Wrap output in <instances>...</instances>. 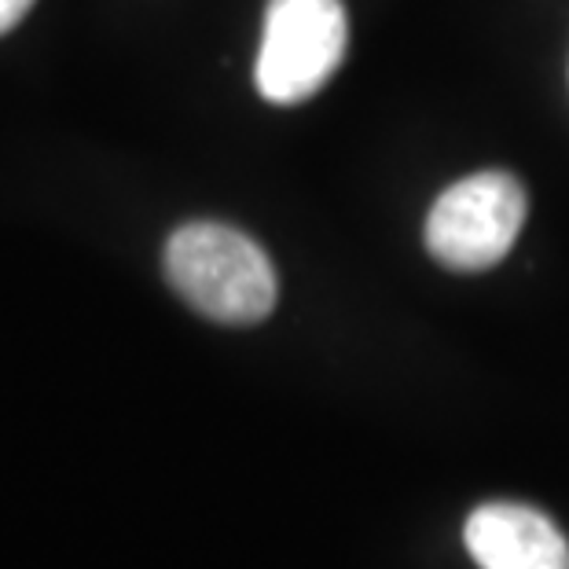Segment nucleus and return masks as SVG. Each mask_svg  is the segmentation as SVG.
Here are the masks:
<instances>
[{
	"label": "nucleus",
	"mask_w": 569,
	"mask_h": 569,
	"mask_svg": "<svg viewBox=\"0 0 569 569\" xmlns=\"http://www.w3.org/2000/svg\"><path fill=\"white\" fill-rule=\"evenodd\" d=\"M526 224V191L511 173L486 169L441 191L427 217V250L452 272L500 264Z\"/></svg>",
	"instance_id": "obj_3"
},
{
	"label": "nucleus",
	"mask_w": 569,
	"mask_h": 569,
	"mask_svg": "<svg viewBox=\"0 0 569 569\" xmlns=\"http://www.w3.org/2000/svg\"><path fill=\"white\" fill-rule=\"evenodd\" d=\"M342 0H269L258 52V92L269 103L295 107L317 96L346 56Z\"/></svg>",
	"instance_id": "obj_2"
},
{
	"label": "nucleus",
	"mask_w": 569,
	"mask_h": 569,
	"mask_svg": "<svg viewBox=\"0 0 569 569\" xmlns=\"http://www.w3.org/2000/svg\"><path fill=\"white\" fill-rule=\"evenodd\" d=\"M463 543L478 569H569V540L526 503H486L467 518Z\"/></svg>",
	"instance_id": "obj_4"
},
{
	"label": "nucleus",
	"mask_w": 569,
	"mask_h": 569,
	"mask_svg": "<svg viewBox=\"0 0 569 569\" xmlns=\"http://www.w3.org/2000/svg\"><path fill=\"white\" fill-rule=\"evenodd\" d=\"M162 269L180 301L224 327L261 323L280 298L269 253L232 224H180L166 243Z\"/></svg>",
	"instance_id": "obj_1"
},
{
	"label": "nucleus",
	"mask_w": 569,
	"mask_h": 569,
	"mask_svg": "<svg viewBox=\"0 0 569 569\" xmlns=\"http://www.w3.org/2000/svg\"><path fill=\"white\" fill-rule=\"evenodd\" d=\"M33 8V0H0V38L11 33L27 19V11Z\"/></svg>",
	"instance_id": "obj_5"
}]
</instances>
